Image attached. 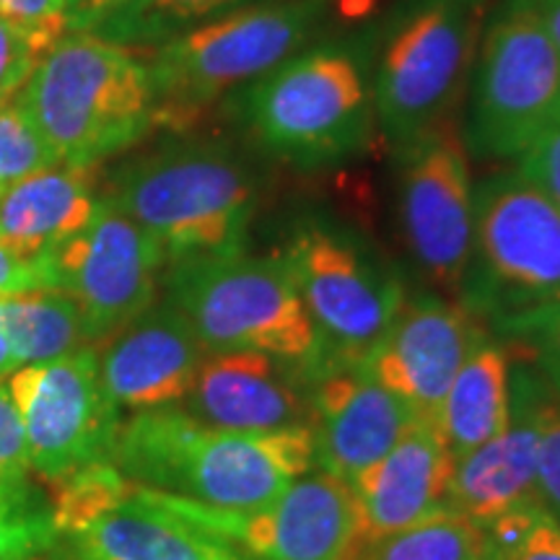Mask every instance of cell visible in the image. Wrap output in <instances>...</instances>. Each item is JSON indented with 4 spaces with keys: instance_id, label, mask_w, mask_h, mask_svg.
<instances>
[{
    "instance_id": "6da1fadb",
    "label": "cell",
    "mask_w": 560,
    "mask_h": 560,
    "mask_svg": "<svg viewBox=\"0 0 560 560\" xmlns=\"http://www.w3.org/2000/svg\"><path fill=\"white\" fill-rule=\"evenodd\" d=\"M112 465L136 486L215 509H255L317 467L310 423L280 431H229L179 405L122 420Z\"/></svg>"
},
{
    "instance_id": "7a4b0ae2",
    "label": "cell",
    "mask_w": 560,
    "mask_h": 560,
    "mask_svg": "<svg viewBox=\"0 0 560 560\" xmlns=\"http://www.w3.org/2000/svg\"><path fill=\"white\" fill-rule=\"evenodd\" d=\"M226 100L265 156L304 172L338 166L374 138L371 39L312 42Z\"/></svg>"
},
{
    "instance_id": "3957f363",
    "label": "cell",
    "mask_w": 560,
    "mask_h": 560,
    "mask_svg": "<svg viewBox=\"0 0 560 560\" xmlns=\"http://www.w3.org/2000/svg\"><path fill=\"white\" fill-rule=\"evenodd\" d=\"M262 182L226 140L179 138L117 166L104 187L128 219L149 231L166 265L247 252Z\"/></svg>"
},
{
    "instance_id": "277c9868",
    "label": "cell",
    "mask_w": 560,
    "mask_h": 560,
    "mask_svg": "<svg viewBox=\"0 0 560 560\" xmlns=\"http://www.w3.org/2000/svg\"><path fill=\"white\" fill-rule=\"evenodd\" d=\"M16 104L62 164H102L156 128L145 62L91 32H70L45 52Z\"/></svg>"
},
{
    "instance_id": "5b68a950",
    "label": "cell",
    "mask_w": 560,
    "mask_h": 560,
    "mask_svg": "<svg viewBox=\"0 0 560 560\" xmlns=\"http://www.w3.org/2000/svg\"><path fill=\"white\" fill-rule=\"evenodd\" d=\"M332 0H257L153 47L145 60L156 128L185 132L219 100L310 47Z\"/></svg>"
},
{
    "instance_id": "8992f818",
    "label": "cell",
    "mask_w": 560,
    "mask_h": 560,
    "mask_svg": "<svg viewBox=\"0 0 560 560\" xmlns=\"http://www.w3.org/2000/svg\"><path fill=\"white\" fill-rule=\"evenodd\" d=\"M166 301L206 353L252 350L291 363L312 382L327 374L325 348L280 252L190 257L166 265Z\"/></svg>"
},
{
    "instance_id": "52a82bcc",
    "label": "cell",
    "mask_w": 560,
    "mask_h": 560,
    "mask_svg": "<svg viewBox=\"0 0 560 560\" xmlns=\"http://www.w3.org/2000/svg\"><path fill=\"white\" fill-rule=\"evenodd\" d=\"M490 0H397L371 39L374 115L392 149L454 120Z\"/></svg>"
},
{
    "instance_id": "ba28073f",
    "label": "cell",
    "mask_w": 560,
    "mask_h": 560,
    "mask_svg": "<svg viewBox=\"0 0 560 560\" xmlns=\"http://www.w3.org/2000/svg\"><path fill=\"white\" fill-rule=\"evenodd\" d=\"M459 301L488 325L560 304V208L520 170L475 187L472 257Z\"/></svg>"
},
{
    "instance_id": "9c48e42d",
    "label": "cell",
    "mask_w": 560,
    "mask_h": 560,
    "mask_svg": "<svg viewBox=\"0 0 560 560\" xmlns=\"http://www.w3.org/2000/svg\"><path fill=\"white\" fill-rule=\"evenodd\" d=\"M325 348L327 366H363L408 293L395 270L353 231L299 221L280 249Z\"/></svg>"
},
{
    "instance_id": "30bf717a",
    "label": "cell",
    "mask_w": 560,
    "mask_h": 560,
    "mask_svg": "<svg viewBox=\"0 0 560 560\" xmlns=\"http://www.w3.org/2000/svg\"><path fill=\"white\" fill-rule=\"evenodd\" d=\"M465 138L475 159H520L560 122V50L524 0H501L472 68Z\"/></svg>"
},
{
    "instance_id": "8fae6325",
    "label": "cell",
    "mask_w": 560,
    "mask_h": 560,
    "mask_svg": "<svg viewBox=\"0 0 560 560\" xmlns=\"http://www.w3.org/2000/svg\"><path fill=\"white\" fill-rule=\"evenodd\" d=\"M395 151L402 240L423 276L459 301L475 234V185L459 125L441 122Z\"/></svg>"
},
{
    "instance_id": "7c38bea8",
    "label": "cell",
    "mask_w": 560,
    "mask_h": 560,
    "mask_svg": "<svg viewBox=\"0 0 560 560\" xmlns=\"http://www.w3.org/2000/svg\"><path fill=\"white\" fill-rule=\"evenodd\" d=\"M159 495L187 522L234 545L249 560H361L363 556L350 486L325 470L301 475L283 493L255 509H215L179 495Z\"/></svg>"
},
{
    "instance_id": "4fadbf2b",
    "label": "cell",
    "mask_w": 560,
    "mask_h": 560,
    "mask_svg": "<svg viewBox=\"0 0 560 560\" xmlns=\"http://www.w3.org/2000/svg\"><path fill=\"white\" fill-rule=\"evenodd\" d=\"M9 392L42 482L109 459L122 418L102 387L96 348L24 363L11 374Z\"/></svg>"
},
{
    "instance_id": "5bb4252c",
    "label": "cell",
    "mask_w": 560,
    "mask_h": 560,
    "mask_svg": "<svg viewBox=\"0 0 560 560\" xmlns=\"http://www.w3.org/2000/svg\"><path fill=\"white\" fill-rule=\"evenodd\" d=\"M37 260L47 289L79 304L94 346L156 304L166 270L156 240L107 198L81 234Z\"/></svg>"
},
{
    "instance_id": "9a60e30c",
    "label": "cell",
    "mask_w": 560,
    "mask_h": 560,
    "mask_svg": "<svg viewBox=\"0 0 560 560\" xmlns=\"http://www.w3.org/2000/svg\"><path fill=\"white\" fill-rule=\"evenodd\" d=\"M490 327L470 306L436 293L405 296L380 346L363 363L416 420L433 423L446 389Z\"/></svg>"
},
{
    "instance_id": "2e32d148",
    "label": "cell",
    "mask_w": 560,
    "mask_h": 560,
    "mask_svg": "<svg viewBox=\"0 0 560 560\" xmlns=\"http://www.w3.org/2000/svg\"><path fill=\"white\" fill-rule=\"evenodd\" d=\"M537 366L524 359L511 363L509 423L478 450L454 462L450 506L480 529L537 503Z\"/></svg>"
},
{
    "instance_id": "e0dca14e",
    "label": "cell",
    "mask_w": 560,
    "mask_h": 560,
    "mask_svg": "<svg viewBox=\"0 0 560 560\" xmlns=\"http://www.w3.org/2000/svg\"><path fill=\"white\" fill-rule=\"evenodd\" d=\"M412 412L366 366H338L312 382L310 429L319 470L350 482L410 429Z\"/></svg>"
},
{
    "instance_id": "ac0fdd59",
    "label": "cell",
    "mask_w": 560,
    "mask_h": 560,
    "mask_svg": "<svg viewBox=\"0 0 560 560\" xmlns=\"http://www.w3.org/2000/svg\"><path fill=\"white\" fill-rule=\"evenodd\" d=\"M312 380L252 350L206 353L182 400L192 418L229 431H280L310 423Z\"/></svg>"
},
{
    "instance_id": "d6986e66",
    "label": "cell",
    "mask_w": 560,
    "mask_h": 560,
    "mask_svg": "<svg viewBox=\"0 0 560 560\" xmlns=\"http://www.w3.org/2000/svg\"><path fill=\"white\" fill-rule=\"evenodd\" d=\"M102 387L117 408L153 410L182 405L206 348L170 301L153 304L102 342Z\"/></svg>"
},
{
    "instance_id": "ffe728a7",
    "label": "cell",
    "mask_w": 560,
    "mask_h": 560,
    "mask_svg": "<svg viewBox=\"0 0 560 560\" xmlns=\"http://www.w3.org/2000/svg\"><path fill=\"white\" fill-rule=\"evenodd\" d=\"M454 457L436 423L412 420L392 450L348 482L361 548L450 506Z\"/></svg>"
},
{
    "instance_id": "44dd1931",
    "label": "cell",
    "mask_w": 560,
    "mask_h": 560,
    "mask_svg": "<svg viewBox=\"0 0 560 560\" xmlns=\"http://www.w3.org/2000/svg\"><path fill=\"white\" fill-rule=\"evenodd\" d=\"M62 537L70 560H249L136 482L122 501Z\"/></svg>"
},
{
    "instance_id": "7402d4cb",
    "label": "cell",
    "mask_w": 560,
    "mask_h": 560,
    "mask_svg": "<svg viewBox=\"0 0 560 560\" xmlns=\"http://www.w3.org/2000/svg\"><path fill=\"white\" fill-rule=\"evenodd\" d=\"M104 200L100 164H55L0 192V247L50 255L89 226Z\"/></svg>"
},
{
    "instance_id": "603a6c76",
    "label": "cell",
    "mask_w": 560,
    "mask_h": 560,
    "mask_svg": "<svg viewBox=\"0 0 560 560\" xmlns=\"http://www.w3.org/2000/svg\"><path fill=\"white\" fill-rule=\"evenodd\" d=\"M511 348L488 335L462 363L436 412V429L454 462L478 450L509 423Z\"/></svg>"
},
{
    "instance_id": "cb8c5ba5",
    "label": "cell",
    "mask_w": 560,
    "mask_h": 560,
    "mask_svg": "<svg viewBox=\"0 0 560 560\" xmlns=\"http://www.w3.org/2000/svg\"><path fill=\"white\" fill-rule=\"evenodd\" d=\"M0 332L21 366L94 348L79 304L55 289L0 299Z\"/></svg>"
},
{
    "instance_id": "d4e9b609",
    "label": "cell",
    "mask_w": 560,
    "mask_h": 560,
    "mask_svg": "<svg viewBox=\"0 0 560 560\" xmlns=\"http://www.w3.org/2000/svg\"><path fill=\"white\" fill-rule=\"evenodd\" d=\"M257 0H128L91 30L122 47H159L177 34Z\"/></svg>"
},
{
    "instance_id": "484cf974",
    "label": "cell",
    "mask_w": 560,
    "mask_h": 560,
    "mask_svg": "<svg viewBox=\"0 0 560 560\" xmlns=\"http://www.w3.org/2000/svg\"><path fill=\"white\" fill-rule=\"evenodd\" d=\"M361 560H488V537L459 511L444 506L369 545Z\"/></svg>"
},
{
    "instance_id": "4316f807",
    "label": "cell",
    "mask_w": 560,
    "mask_h": 560,
    "mask_svg": "<svg viewBox=\"0 0 560 560\" xmlns=\"http://www.w3.org/2000/svg\"><path fill=\"white\" fill-rule=\"evenodd\" d=\"M52 506L32 482L0 486V560H32L55 550Z\"/></svg>"
},
{
    "instance_id": "83f0119b",
    "label": "cell",
    "mask_w": 560,
    "mask_h": 560,
    "mask_svg": "<svg viewBox=\"0 0 560 560\" xmlns=\"http://www.w3.org/2000/svg\"><path fill=\"white\" fill-rule=\"evenodd\" d=\"M488 560H560V524L532 503L490 524Z\"/></svg>"
},
{
    "instance_id": "f1b7e54d",
    "label": "cell",
    "mask_w": 560,
    "mask_h": 560,
    "mask_svg": "<svg viewBox=\"0 0 560 560\" xmlns=\"http://www.w3.org/2000/svg\"><path fill=\"white\" fill-rule=\"evenodd\" d=\"M62 164L16 100L0 107V192L42 170Z\"/></svg>"
},
{
    "instance_id": "f546056e",
    "label": "cell",
    "mask_w": 560,
    "mask_h": 560,
    "mask_svg": "<svg viewBox=\"0 0 560 560\" xmlns=\"http://www.w3.org/2000/svg\"><path fill=\"white\" fill-rule=\"evenodd\" d=\"M535 408L537 429H540V450H537V503L560 524V392L540 366H537Z\"/></svg>"
},
{
    "instance_id": "4dcf8cb0",
    "label": "cell",
    "mask_w": 560,
    "mask_h": 560,
    "mask_svg": "<svg viewBox=\"0 0 560 560\" xmlns=\"http://www.w3.org/2000/svg\"><path fill=\"white\" fill-rule=\"evenodd\" d=\"M490 330L509 348L529 355L552 382H560V304L501 317L490 322Z\"/></svg>"
},
{
    "instance_id": "1f68e13d",
    "label": "cell",
    "mask_w": 560,
    "mask_h": 560,
    "mask_svg": "<svg viewBox=\"0 0 560 560\" xmlns=\"http://www.w3.org/2000/svg\"><path fill=\"white\" fill-rule=\"evenodd\" d=\"M70 9L73 0H0V21L50 52L70 34Z\"/></svg>"
},
{
    "instance_id": "d6a6232c",
    "label": "cell",
    "mask_w": 560,
    "mask_h": 560,
    "mask_svg": "<svg viewBox=\"0 0 560 560\" xmlns=\"http://www.w3.org/2000/svg\"><path fill=\"white\" fill-rule=\"evenodd\" d=\"M30 450H26L24 423L11 400L9 384L0 382V486L30 482Z\"/></svg>"
},
{
    "instance_id": "836d02e7",
    "label": "cell",
    "mask_w": 560,
    "mask_h": 560,
    "mask_svg": "<svg viewBox=\"0 0 560 560\" xmlns=\"http://www.w3.org/2000/svg\"><path fill=\"white\" fill-rule=\"evenodd\" d=\"M45 52L24 34L0 21V107L11 104Z\"/></svg>"
},
{
    "instance_id": "e575fe53",
    "label": "cell",
    "mask_w": 560,
    "mask_h": 560,
    "mask_svg": "<svg viewBox=\"0 0 560 560\" xmlns=\"http://www.w3.org/2000/svg\"><path fill=\"white\" fill-rule=\"evenodd\" d=\"M516 170L532 185L540 187L548 198L560 208V122L542 132L527 151L516 159Z\"/></svg>"
},
{
    "instance_id": "d590c367",
    "label": "cell",
    "mask_w": 560,
    "mask_h": 560,
    "mask_svg": "<svg viewBox=\"0 0 560 560\" xmlns=\"http://www.w3.org/2000/svg\"><path fill=\"white\" fill-rule=\"evenodd\" d=\"M42 289H47V280L39 260H24L0 247V299Z\"/></svg>"
},
{
    "instance_id": "8d00e7d4",
    "label": "cell",
    "mask_w": 560,
    "mask_h": 560,
    "mask_svg": "<svg viewBox=\"0 0 560 560\" xmlns=\"http://www.w3.org/2000/svg\"><path fill=\"white\" fill-rule=\"evenodd\" d=\"M128 0H73L70 9V32H91L102 19L115 13Z\"/></svg>"
},
{
    "instance_id": "74e56055",
    "label": "cell",
    "mask_w": 560,
    "mask_h": 560,
    "mask_svg": "<svg viewBox=\"0 0 560 560\" xmlns=\"http://www.w3.org/2000/svg\"><path fill=\"white\" fill-rule=\"evenodd\" d=\"M560 50V0H524Z\"/></svg>"
},
{
    "instance_id": "f35d334b",
    "label": "cell",
    "mask_w": 560,
    "mask_h": 560,
    "mask_svg": "<svg viewBox=\"0 0 560 560\" xmlns=\"http://www.w3.org/2000/svg\"><path fill=\"white\" fill-rule=\"evenodd\" d=\"M19 366H21V363H19L16 355H13L9 340H5V335L0 332V382H3L5 376H11Z\"/></svg>"
},
{
    "instance_id": "ab89813d",
    "label": "cell",
    "mask_w": 560,
    "mask_h": 560,
    "mask_svg": "<svg viewBox=\"0 0 560 560\" xmlns=\"http://www.w3.org/2000/svg\"><path fill=\"white\" fill-rule=\"evenodd\" d=\"M50 552H45V556H37V558H32V560H70L68 556H50Z\"/></svg>"
},
{
    "instance_id": "60d3db41",
    "label": "cell",
    "mask_w": 560,
    "mask_h": 560,
    "mask_svg": "<svg viewBox=\"0 0 560 560\" xmlns=\"http://www.w3.org/2000/svg\"><path fill=\"white\" fill-rule=\"evenodd\" d=\"M548 380H550V376H548ZM552 382V380H550ZM552 384H556V387H558V392H560V382H552Z\"/></svg>"
}]
</instances>
